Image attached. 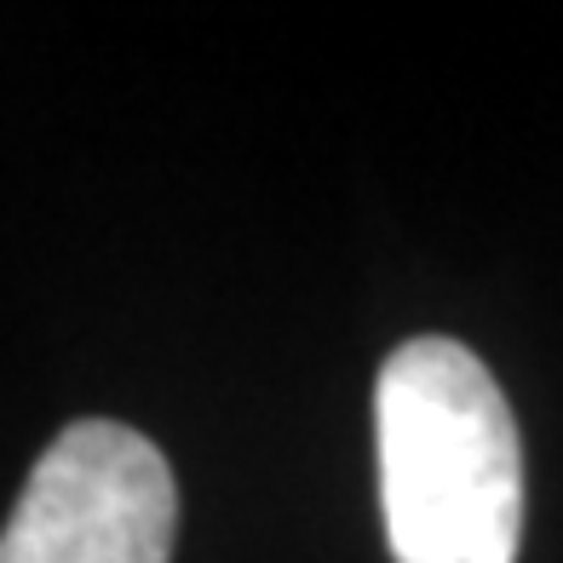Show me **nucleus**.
I'll list each match as a JSON object with an SVG mask.
<instances>
[{
  "label": "nucleus",
  "mask_w": 563,
  "mask_h": 563,
  "mask_svg": "<svg viewBox=\"0 0 563 563\" xmlns=\"http://www.w3.org/2000/svg\"><path fill=\"white\" fill-rule=\"evenodd\" d=\"M178 483L133 426L75 420L35 460L0 529V563H173Z\"/></svg>",
  "instance_id": "nucleus-2"
},
{
  "label": "nucleus",
  "mask_w": 563,
  "mask_h": 563,
  "mask_svg": "<svg viewBox=\"0 0 563 563\" xmlns=\"http://www.w3.org/2000/svg\"><path fill=\"white\" fill-rule=\"evenodd\" d=\"M374 454L397 563H518L523 449L472 345L420 334L386 356L374 379Z\"/></svg>",
  "instance_id": "nucleus-1"
}]
</instances>
